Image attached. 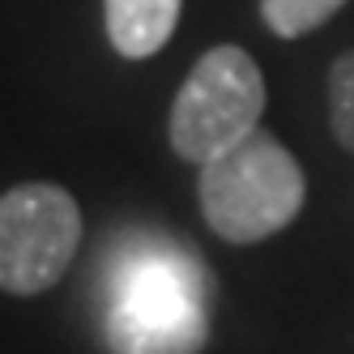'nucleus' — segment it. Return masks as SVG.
Here are the masks:
<instances>
[{"mask_svg":"<svg viewBox=\"0 0 354 354\" xmlns=\"http://www.w3.org/2000/svg\"><path fill=\"white\" fill-rule=\"evenodd\" d=\"M196 196L214 235L226 243H261L299 218L308 180L290 149L257 129L201 167Z\"/></svg>","mask_w":354,"mask_h":354,"instance_id":"1","label":"nucleus"},{"mask_svg":"<svg viewBox=\"0 0 354 354\" xmlns=\"http://www.w3.org/2000/svg\"><path fill=\"white\" fill-rule=\"evenodd\" d=\"M261 111H265V77L257 60L235 43L209 47L192 64L171 103V124H167L171 149L184 162L205 167L209 158L226 154L231 145L257 133Z\"/></svg>","mask_w":354,"mask_h":354,"instance_id":"2","label":"nucleus"},{"mask_svg":"<svg viewBox=\"0 0 354 354\" xmlns=\"http://www.w3.org/2000/svg\"><path fill=\"white\" fill-rule=\"evenodd\" d=\"M82 243V209L60 184H17L0 196V286L52 290Z\"/></svg>","mask_w":354,"mask_h":354,"instance_id":"3","label":"nucleus"},{"mask_svg":"<svg viewBox=\"0 0 354 354\" xmlns=\"http://www.w3.org/2000/svg\"><path fill=\"white\" fill-rule=\"evenodd\" d=\"M205 337V312L162 265H149L133 277L111 320L115 354H201Z\"/></svg>","mask_w":354,"mask_h":354,"instance_id":"4","label":"nucleus"},{"mask_svg":"<svg viewBox=\"0 0 354 354\" xmlns=\"http://www.w3.org/2000/svg\"><path fill=\"white\" fill-rule=\"evenodd\" d=\"M180 21V0H107V39L120 56L145 60L167 47Z\"/></svg>","mask_w":354,"mask_h":354,"instance_id":"5","label":"nucleus"},{"mask_svg":"<svg viewBox=\"0 0 354 354\" xmlns=\"http://www.w3.org/2000/svg\"><path fill=\"white\" fill-rule=\"evenodd\" d=\"M346 0H261V17L277 39H303L324 26Z\"/></svg>","mask_w":354,"mask_h":354,"instance_id":"6","label":"nucleus"},{"mask_svg":"<svg viewBox=\"0 0 354 354\" xmlns=\"http://www.w3.org/2000/svg\"><path fill=\"white\" fill-rule=\"evenodd\" d=\"M328 120L337 145L354 154V52H342L328 68Z\"/></svg>","mask_w":354,"mask_h":354,"instance_id":"7","label":"nucleus"}]
</instances>
